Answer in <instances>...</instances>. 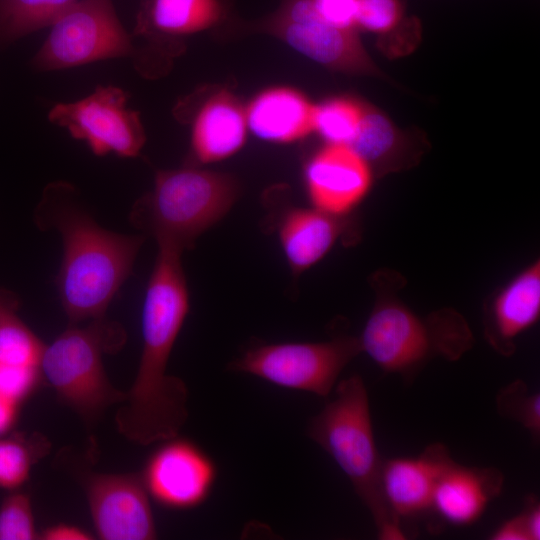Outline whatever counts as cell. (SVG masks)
<instances>
[{
  "mask_svg": "<svg viewBox=\"0 0 540 540\" xmlns=\"http://www.w3.org/2000/svg\"><path fill=\"white\" fill-rule=\"evenodd\" d=\"M142 309V351L135 380L115 416L117 430L147 446L177 437L188 418V389L168 374L171 352L189 312L183 251L157 245Z\"/></svg>",
  "mask_w": 540,
  "mask_h": 540,
  "instance_id": "obj_1",
  "label": "cell"
},
{
  "mask_svg": "<svg viewBox=\"0 0 540 540\" xmlns=\"http://www.w3.org/2000/svg\"><path fill=\"white\" fill-rule=\"evenodd\" d=\"M73 192L65 184L50 185L38 205L36 221L61 235L63 256L56 287L70 324H77L104 317L130 276L144 237L102 228L76 204Z\"/></svg>",
  "mask_w": 540,
  "mask_h": 540,
  "instance_id": "obj_2",
  "label": "cell"
},
{
  "mask_svg": "<svg viewBox=\"0 0 540 540\" xmlns=\"http://www.w3.org/2000/svg\"><path fill=\"white\" fill-rule=\"evenodd\" d=\"M307 432L349 479L372 515L378 538L405 539L401 523L383 499L384 459L375 442L368 391L361 376L338 383L333 400L310 420Z\"/></svg>",
  "mask_w": 540,
  "mask_h": 540,
  "instance_id": "obj_3",
  "label": "cell"
},
{
  "mask_svg": "<svg viewBox=\"0 0 540 540\" xmlns=\"http://www.w3.org/2000/svg\"><path fill=\"white\" fill-rule=\"evenodd\" d=\"M238 193V182L226 173L193 167L160 170L152 191L133 206L130 220L157 245L184 251L229 212Z\"/></svg>",
  "mask_w": 540,
  "mask_h": 540,
  "instance_id": "obj_4",
  "label": "cell"
},
{
  "mask_svg": "<svg viewBox=\"0 0 540 540\" xmlns=\"http://www.w3.org/2000/svg\"><path fill=\"white\" fill-rule=\"evenodd\" d=\"M365 352L383 371L406 381L430 360H457L473 345L464 318L453 311L421 317L392 297H381L371 311L361 336Z\"/></svg>",
  "mask_w": 540,
  "mask_h": 540,
  "instance_id": "obj_5",
  "label": "cell"
},
{
  "mask_svg": "<svg viewBox=\"0 0 540 540\" xmlns=\"http://www.w3.org/2000/svg\"><path fill=\"white\" fill-rule=\"evenodd\" d=\"M122 342V330L99 318L85 327L70 324L44 346L39 365L43 379L87 424L127 397L108 380L102 361L104 352Z\"/></svg>",
  "mask_w": 540,
  "mask_h": 540,
  "instance_id": "obj_6",
  "label": "cell"
},
{
  "mask_svg": "<svg viewBox=\"0 0 540 540\" xmlns=\"http://www.w3.org/2000/svg\"><path fill=\"white\" fill-rule=\"evenodd\" d=\"M361 352L359 340L340 336L322 342H285L249 348L230 369L276 386L326 397L347 364Z\"/></svg>",
  "mask_w": 540,
  "mask_h": 540,
  "instance_id": "obj_7",
  "label": "cell"
},
{
  "mask_svg": "<svg viewBox=\"0 0 540 540\" xmlns=\"http://www.w3.org/2000/svg\"><path fill=\"white\" fill-rule=\"evenodd\" d=\"M133 53L112 0H77L50 26L32 63L37 70H60Z\"/></svg>",
  "mask_w": 540,
  "mask_h": 540,
  "instance_id": "obj_8",
  "label": "cell"
},
{
  "mask_svg": "<svg viewBox=\"0 0 540 540\" xmlns=\"http://www.w3.org/2000/svg\"><path fill=\"white\" fill-rule=\"evenodd\" d=\"M128 94L115 86H98L90 95L57 103L49 120L84 141L97 156L114 153L132 158L140 153L146 137L139 113L127 107Z\"/></svg>",
  "mask_w": 540,
  "mask_h": 540,
  "instance_id": "obj_9",
  "label": "cell"
},
{
  "mask_svg": "<svg viewBox=\"0 0 540 540\" xmlns=\"http://www.w3.org/2000/svg\"><path fill=\"white\" fill-rule=\"evenodd\" d=\"M266 27L291 48L326 68L350 74H380L358 31L325 20L308 0H286L267 20Z\"/></svg>",
  "mask_w": 540,
  "mask_h": 540,
  "instance_id": "obj_10",
  "label": "cell"
},
{
  "mask_svg": "<svg viewBox=\"0 0 540 540\" xmlns=\"http://www.w3.org/2000/svg\"><path fill=\"white\" fill-rule=\"evenodd\" d=\"M163 442L149 457L141 475L149 496L170 509L197 507L213 488L215 463L187 439L177 436Z\"/></svg>",
  "mask_w": 540,
  "mask_h": 540,
  "instance_id": "obj_11",
  "label": "cell"
},
{
  "mask_svg": "<svg viewBox=\"0 0 540 540\" xmlns=\"http://www.w3.org/2000/svg\"><path fill=\"white\" fill-rule=\"evenodd\" d=\"M95 532L103 540H150L156 526L149 494L136 474H95L86 481Z\"/></svg>",
  "mask_w": 540,
  "mask_h": 540,
  "instance_id": "obj_12",
  "label": "cell"
},
{
  "mask_svg": "<svg viewBox=\"0 0 540 540\" xmlns=\"http://www.w3.org/2000/svg\"><path fill=\"white\" fill-rule=\"evenodd\" d=\"M304 178L313 207L338 217L366 196L372 169L349 146L326 144L306 164Z\"/></svg>",
  "mask_w": 540,
  "mask_h": 540,
  "instance_id": "obj_13",
  "label": "cell"
},
{
  "mask_svg": "<svg viewBox=\"0 0 540 540\" xmlns=\"http://www.w3.org/2000/svg\"><path fill=\"white\" fill-rule=\"evenodd\" d=\"M452 460L448 449L434 443L415 457L384 459L381 491L391 513L402 519L415 518L431 510L437 480Z\"/></svg>",
  "mask_w": 540,
  "mask_h": 540,
  "instance_id": "obj_14",
  "label": "cell"
},
{
  "mask_svg": "<svg viewBox=\"0 0 540 540\" xmlns=\"http://www.w3.org/2000/svg\"><path fill=\"white\" fill-rule=\"evenodd\" d=\"M503 484V474L496 468L464 466L452 459L437 480L430 511L450 525H471L501 493Z\"/></svg>",
  "mask_w": 540,
  "mask_h": 540,
  "instance_id": "obj_15",
  "label": "cell"
},
{
  "mask_svg": "<svg viewBox=\"0 0 540 540\" xmlns=\"http://www.w3.org/2000/svg\"><path fill=\"white\" fill-rule=\"evenodd\" d=\"M245 108L227 91L211 95L198 108L191 124V150L200 163H212L237 153L245 144Z\"/></svg>",
  "mask_w": 540,
  "mask_h": 540,
  "instance_id": "obj_16",
  "label": "cell"
},
{
  "mask_svg": "<svg viewBox=\"0 0 540 540\" xmlns=\"http://www.w3.org/2000/svg\"><path fill=\"white\" fill-rule=\"evenodd\" d=\"M540 315V263L534 261L516 275L495 298L486 336L503 355L513 352L514 340Z\"/></svg>",
  "mask_w": 540,
  "mask_h": 540,
  "instance_id": "obj_17",
  "label": "cell"
},
{
  "mask_svg": "<svg viewBox=\"0 0 540 540\" xmlns=\"http://www.w3.org/2000/svg\"><path fill=\"white\" fill-rule=\"evenodd\" d=\"M315 104L290 87L262 91L245 108L248 131L261 140L290 143L313 132Z\"/></svg>",
  "mask_w": 540,
  "mask_h": 540,
  "instance_id": "obj_18",
  "label": "cell"
},
{
  "mask_svg": "<svg viewBox=\"0 0 540 540\" xmlns=\"http://www.w3.org/2000/svg\"><path fill=\"white\" fill-rule=\"evenodd\" d=\"M340 232L337 217L315 207L287 211L280 220L278 235L293 274L299 275L320 261Z\"/></svg>",
  "mask_w": 540,
  "mask_h": 540,
  "instance_id": "obj_19",
  "label": "cell"
},
{
  "mask_svg": "<svg viewBox=\"0 0 540 540\" xmlns=\"http://www.w3.org/2000/svg\"><path fill=\"white\" fill-rule=\"evenodd\" d=\"M224 15L221 0H147L138 14L141 36H185L216 25Z\"/></svg>",
  "mask_w": 540,
  "mask_h": 540,
  "instance_id": "obj_20",
  "label": "cell"
},
{
  "mask_svg": "<svg viewBox=\"0 0 540 540\" xmlns=\"http://www.w3.org/2000/svg\"><path fill=\"white\" fill-rule=\"evenodd\" d=\"M404 139L390 119L375 108L365 105L357 132L348 145L372 169H393L402 162Z\"/></svg>",
  "mask_w": 540,
  "mask_h": 540,
  "instance_id": "obj_21",
  "label": "cell"
},
{
  "mask_svg": "<svg viewBox=\"0 0 540 540\" xmlns=\"http://www.w3.org/2000/svg\"><path fill=\"white\" fill-rule=\"evenodd\" d=\"M16 294L0 288V364L39 366L45 344L18 315Z\"/></svg>",
  "mask_w": 540,
  "mask_h": 540,
  "instance_id": "obj_22",
  "label": "cell"
},
{
  "mask_svg": "<svg viewBox=\"0 0 540 540\" xmlns=\"http://www.w3.org/2000/svg\"><path fill=\"white\" fill-rule=\"evenodd\" d=\"M77 0H0V44L50 27Z\"/></svg>",
  "mask_w": 540,
  "mask_h": 540,
  "instance_id": "obj_23",
  "label": "cell"
},
{
  "mask_svg": "<svg viewBox=\"0 0 540 540\" xmlns=\"http://www.w3.org/2000/svg\"><path fill=\"white\" fill-rule=\"evenodd\" d=\"M365 104L350 98H333L315 105L313 132L326 144L348 146L359 127Z\"/></svg>",
  "mask_w": 540,
  "mask_h": 540,
  "instance_id": "obj_24",
  "label": "cell"
},
{
  "mask_svg": "<svg viewBox=\"0 0 540 540\" xmlns=\"http://www.w3.org/2000/svg\"><path fill=\"white\" fill-rule=\"evenodd\" d=\"M48 450V441L39 434L29 439L0 436V488L13 490L22 486L29 478L32 466Z\"/></svg>",
  "mask_w": 540,
  "mask_h": 540,
  "instance_id": "obj_25",
  "label": "cell"
},
{
  "mask_svg": "<svg viewBox=\"0 0 540 540\" xmlns=\"http://www.w3.org/2000/svg\"><path fill=\"white\" fill-rule=\"evenodd\" d=\"M496 408L500 415L519 423L535 441L539 440L540 395L531 393L523 381L504 387L496 397Z\"/></svg>",
  "mask_w": 540,
  "mask_h": 540,
  "instance_id": "obj_26",
  "label": "cell"
},
{
  "mask_svg": "<svg viewBox=\"0 0 540 540\" xmlns=\"http://www.w3.org/2000/svg\"><path fill=\"white\" fill-rule=\"evenodd\" d=\"M404 19L401 0H357L358 30L387 36L395 31Z\"/></svg>",
  "mask_w": 540,
  "mask_h": 540,
  "instance_id": "obj_27",
  "label": "cell"
},
{
  "mask_svg": "<svg viewBox=\"0 0 540 540\" xmlns=\"http://www.w3.org/2000/svg\"><path fill=\"white\" fill-rule=\"evenodd\" d=\"M39 538L28 495H9L0 507V540H33Z\"/></svg>",
  "mask_w": 540,
  "mask_h": 540,
  "instance_id": "obj_28",
  "label": "cell"
},
{
  "mask_svg": "<svg viewBox=\"0 0 540 540\" xmlns=\"http://www.w3.org/2000/svg\"><path fill=\"white\" fill-rule=\"evenodd\" d=\"M493 540H539L540 539V506L533 497L521 513L504 521L491 534Z\"/></svg>",
  "mask_w": 540,
  "mask_h": 540,
  "instance_id": "obj_29",
  "label": "cell"
},
{
  "mask_svg": "<svg viewBox=\"0 0 540 540\" xmlns=\"http://www.w3.org/2000/svg\"><path fill=\"white\" fill-rule=\"evenodd\" d=\"M42 379L39 366L0 364V393L19 404L35 392Z\"/></svg>",
  "mask_w": 540,
  "mask_h": 540,
  "instance_id": "obj_30",
  "label": "cell"
},
{
  "mask_svg": "<svg viewBox=\"0 0 540 540\" xmlns=\"http://www.w3.org/2000/svg\"><path fill=\"white\" fill-rule=\"evenodd\" d=\"M314 11L325 20L359 31L356 25L357 0H308Z\"/></svg>",
  "mask_w": 540,
  "mask_h": 540,
  "instance_id": "obj_31",
  "label": "cell"
},
{
  "mask_svg": "<svg viewBox=\"0 0 540 540\" xmlns=\"http://www.w3.org/2000/svg\"><path fill=\"white\" fill-rule=\"evenodd\" d=\"M44 540H90L92 536L84 529L65 523L47 527L40 535Z\"/></svg>",
  "mask_w": 540,
  "mask_h": 540,
  "instance_id": "obj_32",
  "label": "cell"
},
{
  "mask_svg": "<svg viewBox=\"0 0 540 540\" xmlns=\"http://www.w3.org/2000/svg\"><path fill=\"white\" fill-rule=\"evenodd\" d=\"M19 403L0 393V436L9 432L18 417Z\"/></svg>",
  "mask_w": 540,
  "mask_h": 540,
  "instance_id": "obj_33",
  "label": "cell"
}]
</instances>
